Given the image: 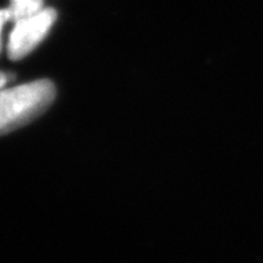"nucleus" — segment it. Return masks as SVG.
<instances>
[{
    "instance_id": "nucleus-2",
    "label": "nucleus",
    "mask_w": 263,
    "mask_h": 263,
    "mask_svg": "<svg viewBox=\"0 0 263 263\" xmlns=\"http://www.w3.org/2000/svg\"><path fill=\"white\" fill-rule=\"evenodd\" d=\"M55 19V10L43 8L34 16L16 22L8 39V58L11 61H21L27 57L47 36Z\"/></svg>"
},
{
    "instance_id": "nucleus-5",
    "label": "nucleus",
    "mask_w": 263,
    "mask_h": 263,
    "mask_svg": "<svg viewBox=\"0 0 263 263\" xmlns=\"http://www.w3.org/2000/svg\"><path fill=\"white\" fill-rule=\"evenodd\" d=\"M10 81V77H8L7 73H3V71H0V89L6 85V83Z\"/></svg>"
},
{
    "instance_id": "nucleus-3",
    "label": "nucleus",
    "mask_w": 263,
    "mask_h": 263,
    "mask_svg": "<svg viewBox=\"0 0 263 263\" xmlns=\"http://www.w3.org/2000/svg\"><path fill=\"white\" fill-rule=\"evenodd\" d=\"M43 10V0H11L7 8L11 22H19L34 16Z\"/></svg>"
},
{
    "instance_id": "nucleus-1",
    "label": "nucleus",
    "mask_w": 263,
    "mask_h": 263,
    "mask_svg": "<svg viewBox=\"0 0 263 263\" xmlns=\"http://www.w3.org/2000/svg\"><path fill=\"white\" fill-rule=\"evenodd\" d=\"M57 96L49 80L32 81L8 89H0V136L30 124L47 111Z\"/></svg>"
},
{
    "instance_id": "nucleus-4",
    "label": "nucleus",
    "mask_w": 263,
    "mask_h": 263,
    "mask_svg": "<svg viewBox=\"0 0 263 263\" xmlns=\"http://www.w3.org/2000/svg\"><path fill=\"white\" fill-rule=\"evenodd\" d=\"M10 21L7 10H0V49H2V32H3L4 25Z\"/></svg>"
}]
</instances>
